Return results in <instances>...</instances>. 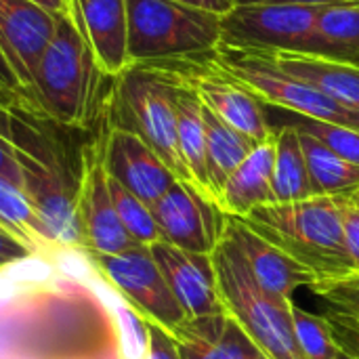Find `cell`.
<instances>
[{
  "label": "cell",
  "instance_id": "cell-2",
  "mask_svg": "<svg viewBox=\"0 0 359 359\" xmlns=\"http://www.w3.org/2000/svg\"><path fill=\"white\" fill-rule=\"evenodd\" d=\"M242 221L288 257L309 267L320 280L353 273L339 196H311L288 204H265Z\"/></svg>",
  "mask_w": 359,
  "mask_h": 359
},
{
  "label": "cell",
  "instance_id": "cell-34",
  "mask_svg": "<svg viewBox=\"0 0 359 359\" xmlns=\"http://www.w3.org/2000/svg\"><path fill=\"white\" fill-rule=\"evenodd\" d=\"M38 252L40 250L36 246L27 244L19 236H15L8 229L0 227V269L6 267V265H15V263L25 261V259H32Z\"/></svg>",
  "mask_w": 359,
  "mask_h": 359
},
{
  "label": "cell",
  "instance_id": "cell-41",
  "mask_svg": "<svg viewBox=\"0 0 359 359\" xmlns=\"http://www.w3.org/2000/svg\"><path fill=\"white\" fill-rule=\"evenodd\" d=\"M337 359H353V358H349V355H345V353H341V355H339V358Z\"/></svg>",
  "mask_w": 359,
  "mask_h": 359
},
{
  "label": "cell",
  "instance_id": "cell-13",
  "mask_svg": "<svg viewBox=\"0 0 359 359\" xmlns=\"http://www.w3.org/2000/svg\"><path fill=\"white\" fill-rule=\"evenodd\" d=\"M57 27V15L29 0H0V50L21 84V105L32 86L36 65Z\"/></svg>",
  "mask_w": 359,
  "mask_h": 359
},
{
  "label": "cell",
  "instance_id": "cell-40",
  "mask_svg": "<svg viewBox=\"0 0 359 359\" xmlns=\"http://www.w3.org/2000/svg\"><path fill=\"white\" fill-rule=\"evenodd\" d=\"M351 198H353V200H355V202H358V204H359V189H355V191L351 194Z\"/></svg>",
  "mask_w": 359,
  "mask_h": 359
},
{
  "label": "cell",
  "instance_id": "cell-18",
  "mask_svg": "<svg viewBox=\"0 0 359 359\" xmlns=\"http://www.w3.org/2000/svg\"><path fill=\"white\" fill-rule=\"evenodd\" d=\"M280 69L309 82L339 105L359 114V65L313 53H261Z\"/></svg>",
  "mask_w": 359,
  "mask_h": 359
},
{
  "label": "cell",
  "instance_id": "cell-7",
  "mask_svg": "<svg viewBox=\"0 0 359 359\" xmlns=\"http://www.w3.org/2000/svg\"><path fill=\"white\" fill-rule=\"evenodd\" d=\"M215 57L227 74L246 84L267 105H276L288 114L359 128V114L339 105L309 82L280 69L261 53L219 46Z\"/></svg>",
  "mask_w": 359,
  "mask_h": 359
},
{
  "label": "cell",
  "instance_id": "cell-29",
  "mask_svg": "<svg viewBox=\"0 0 359 359\" xmlns=\"http://www.w3.org/2000/svg\"><path fill=\"white\" fill-rule=\"evenodd\" d=\"M282 124H290L297 130L316 137L337 156L359 166V128L326 122V120H316L307 116H297V114H290Z\"/></svg>",
  "mask_w": 359,
  "mask_h": 359
},
{
  "label": "cell",
  "instance_id": "cell-37",
  "mask_svg": "<svg viewBox=\"0 0 359 359\" xmlns=\"http://www.w3.org/2000/svg\"><path fill=\"white\" fill-rule=\"evenodd\" d=\"M177 2H183V4L196 6V8H204V11H212L219 15L229 13L238 4V0H177Z\"/></svg>",
  "mask_w": 359,
  "mask_h": 359
},
{
  "label": "cell",
  "instance_id": "cell-23",
  "mask_svg": "<svg viewBox=\"0 0 359 359\" xmlns=\"http://www.w3.org/2000/svg\"><path fill=\"white\" fill-rule=\"evenodd\" d=\"M303 156L309 172L311 196H349L359 189V166L337 156L316 137L301 133Z\"/></svg>",
  "mask_w": 359,
  "mask_h": 359
},
{
  "label": "cell",
  "instance_id": "cell-27",
  "mask_svg": "<svg viewBox=\"0 0 359 359\" xmlns=\"http://www.w3.org/2000/svg\"><path fill=\"white\" fill-rule=\"evenodd\" d=\"M107 187H109V196L116 206V212L124 229L130 233V238L139 246H151L160 242V231L151 215V208L145 202H141L135 194H130L126 187H122L118 181H114L109 175H107Z\"/></svg>",
  "mask_w": 359,
  "mask_h": 359
},
{
  "label": "cell",
  "instance_id": "cell-42",
  "mask_svg": "<svg viewBox=\"0 0 359 359\" xmlns=\"http://www.w3.org/2000/svg\"><path fill=\"white\" fill-rule=\"evenodd\" d=\"M67 2H69V0H67Z\"/></svg>",
  "mask_w": 359,
  "mask_h": 359
},
{
  "label": "cell",
  "instance_id": "cell-28",
  "mask_svg": "<svg viewBox=\"0 0 359 359\" xmlns=\"http://www.w3.org/2000/svg\"><path fill=\"white\" fill-rule=\"evenodd\" d=\"M290 320H292L294 339H297L303 359H337L341 355V349L334 343L324 316H316V313L301 309L292 299Z\"/></svg>",
  "mask_w": 359,
  "mask_h": 359
},
{
  "label": "cell",
  "instance_id": "cell-12",
  "mask_svg": "<svg viewBox=\"0 0 359 359\" xmlns=\"http://www.w3.org/2000/svg\"><path fill=\"white\" fill-rule=\"evenodd\" d=\"M105 172L149 208L172 187L175 172L133 130L111 126L103 139Z\"/></svg>",
  "mask_w": 359,
  "mask_h": 359
},
{
  "label": "cell",
  "instance_id": "cell-31",
  "mask_svg": "<svg viewBox=\"0 0 359 359\" xmlns=\"http://www.w3.org/2000/svg\"><path fill=\"white\" fill-rule=\"evenodd\" d=\"M326 324L332 332L334 343L339 345L341 353L359 359V316L341 313V311H326Z\"/></svg>",
  "mask_w": 359,
  "mask_h": 359
},
{
  "label": "cell",
  "instance_id": "cell-25",
  "mask_svg": "<svg viewBox=\"0 0 359 359\" xmlns=\"http://www.w3.org/2000/svg\"><path fill=\"white\" fill-rule=\"evenodd\" d=\"M99 284H101V290L105 292V305H107V309H111V316L116 320L120 359H145L147 345H149L147 320L103 278Z\"/></svg>",
  "mask_w": 359,
  "mask_h": 359
},
{
  "label": "cell",
  "instance_id": "cell-22",
  "mask_svg": "<svg viewBox=\"0 0 359 359\" xmlns=\"http://www.w3.org/2000/svg\"><path fill=\"white\" fill-rule=\"evenodd\" d=\"M276 128V158L271 172L273 204H288L311 198L309 172L303 156L301 135L290 124H278Z\"/></svg>",
  "mask_w": 359,
  "mask_h": 359
},
{
  "label": "cell",
  "instance_id": "cell-4",
  "mask_svg": "<svg viewBox=\"0 0 359 359\" xmlns=\"http://www.w3.org/2000/svg\"><path fill=\"white\" fill-rule=\"evenodd\" d=\"M210 257L225 311L244 328L263 355L267 359H303L292 330L290 303L269 297L259 286L227 227Z\"/></svg>",
  "mask_w": 359,
  "mask_h": 359
},
{
  "label": "cell",
  "instance_id": "cell-9",
  "mask_svg": "<svg viewBox=\"0 0 359 359\" xmlns=\"http://www.w3.org/2000/svg\"><path fill=\"white\" fill-rule=\"evenodd\" d=\"M183 76L198 93L200 101L219 116L225 124L250 137L257 143H265L273 137L276 128L269 124L265 103L240 80L227 74L215 53L164 63Z\"/></svg>",
  "mask_w": 359,
  "mask_h": 359
},
{
  "label": "cell",
  "instance_id": "cell-39",
  "mask_svg": "<svg viewBox=\"0 0 359 359\" xmlns=\"http://www.w3.org/2000/svg\"><path fill=\"white\" fill-rule=\"evenodd\" d=\"M29 2H34L36 6L44 8L50 15H61V13L67 11V0H29Z\"/></svg>",
  "mask_w": 359,
  "mask_h": 359
},
{
  "label": "cell",
  "instance_id": "cell-17",
  "mask_svg": "<svg viewBox=\"0 0 359 359\" xmlns=\"http://www.w3.org/2000/svg\"><path fill=\"white\" fill-rule=\"evenodd\" d=\"M172 337L181 359H267L227 311L187 318Z\"/></svg>",
  "mask_w": 359,
  "mask_h": 359
},
{
  "label": "cell",
  "instance_id": "cell-3",
  "mask_svg": "<svg viewBox=\"0 0 359 359\" xmlns=\"http://www.w3.org/2000/svg\"><path fill=\"white\" fill-rule=\"evenodd\" d=\"M179 76L162 63H137L122 72L111 90V126L139 135L179 181L191 183L177 135Z\"/></svg>",
  "mask_w": 359,
  "mask_h": 359
},
{
  "label": "cell",
  "instance_id": "cell-26",
  "mask_svg": "<svg viewBox=\"0 0 359 359\" xmlns=\"http://www.w3.org/2000/svg\"><path fill=\"white\" fill-rule=\"evenodd\" d=\"M0 225L38 250L50 248L25 194L0 179Z\"/></svg>",
  "mask_w": 359,
  "mask_h": 359
},
{
  "label": "cell",
  "instance_id": "cell-14",
  "mask_svg": "<svg viewBox=\"0 0 359 359\" xmlns=\"http://www.w3.org/2000/svg\"><path fill=\"white\" fill-rule=\"evenodd\" d=\"M149 250L187 318L225 311L210 255L187 252L162 240L151 244Z\"/></svg>",
  "mask_w": 359,
  "mask_h": 359
},
{
  "label": "cell",
  "instance_id": "cell-20",
  "mask_svg": "<svg viewBox=\"0 0 359 359\" xmlns=\"http://www.w3.org/2000/svg\"><path fill=\"white\" fill-rule=\"evenodd\" d=\"M177 135H179V151L191 177V183L200 191L212 198L208 185V168H206V128H204L202 101L196 88L183 76H179V86H177Z\"/></svg>",
  "mask_w": 359,
  "mask_h": 359
},
{
  "label": "cell",
  "instance_id": "cell-30",
  "mask_svg": "<svg viewBox=\"0 0 359 359\" xmlns=\"http://www.w3.org/2000/svg\"><path fill=\"white\" fill-rule=\"evenodd\" d=\"M311 290L328 307V311L359 316V273L334 280H318Z\"/></svg>",
  "mask_w": 359,
  "mask_h": 359
},
{
  "label": "cell",
  "instance_id": "cell-24",
  "mask_svg": "<svg viewBox=\"0 0 359 359\" xmlns=\"http://www.w3.org/2000/svg\"><path fill=\"white\" fill-rule=\"evenodd\" d=\"M320 55L359 65V2L326 6L318 21Z\"/></svg>",
  "mask_w": 359,
  "mask_h": 359
},
{
  "label": "cell",
  "instance_id": "cell-35",
  "mask_svg": "<svg viewBox=\"0 0 359 359\" xmlns=\"http://www.w3.org/2000/svg\"><path fill=\"white\" fill-rule=\"evenodd\" d=\"M147 332H149V345L145 359H181L177 341L170 330L147 320Z\"/></svg>",
  "mask_w": 359,
  "mask_h": 359
},
{
  "label": "cell",
  "instance_id": "cell-21",
  "mask_svg": "<svg viewBox=\"0 0 359 359\" xmlns=\"http://www.w3.org/2000/svg\"><path fill=\"white\" fill-rule=\"evenodd\" d=\"M204 128H206V168H208V185L210 194L217 200L225 181L231 172L252 154L259 145L250 137L225 124L219 116H215L204 103Z\"/></svg>",
  "mask_w": 359,
  "mask_h": 359
},
{
  "label": "cell",
  "instance_id": "cell-32",
  "mask_svg": "<svg viewBox=\"0 0 359 359\" xmlns=\"http://www.w3.org/2000/svg\"><path fill=\"white\" fill-rule=\"evenodd\" d=\"M339 206L343 215L345 244L353 265V273H359V204L349 194V196H339Z\"/></svg>",
  "mask_w": 359,
  "mask_h": 359
},
{
  "label": "cell",
  "instance_id": "cell-6",
  "mask_svg": "<svg viewBox=\"0 0 359 359\" xmlns=\"http://www.w3.org/2000/svg\"><path fill=\"white\" fill-rule=\"evenodd\" d=\"M324 8L284 2H238L223 15L219 46L248 53L320 55L318 21Z\"/></svg>",
  "mask_w": 359,
  "mask_h": 359
},
{
  "label": "cell",
  "instance_id": "cell-10",
  "mask_svg": "<svg viewBox=\"0 0 359 359\" xmlns=\"http://www.w3.org/2000/svg\"><path fill=\"white\" fill-rule=\"evenodd\" d=\"M160 240L196 255H212L225 236L227 217L221 206L194 183L175 181L151 206Z\"/></svg>",
  "mask_w": 359,
  "mask_h": 359
},
{
  "label": "cell",
  "instance_id": "cell-8",
  "mask_svg": "<svg viewBox=\"0 0 359 359\" xmlns=\"http://www.w3.org/2000/svg\"><path fill=\"white\" fill-rule=\"evenodd\" d=\"M84 257L145 320L170 332L187 320L149 246H133L120 255H95L84 250Z\"/></svg>",
  "mask_w": 359,
  "mask_h": 359
},
{
  "label": "cell",
  "instance_id": "cell-16",
  "mask_svg": "<svg viewBox=\"0 0 359 359\" xmlns=\"http://www.w3.org/2000/svg\"><path fill=\"white\" fill-rule=\"evenodd\" d=\"M67 6L101 72L109 78L126 72L130 67L126 0H69Z\"/></svg>",
  "mask_w": 359,
  "mask_h": 359
},
{
  "label": "cell",
  "instance_id": "cell-19",
  "mask_svg": "<svg viewBox=\"0 0 359 359\" xmlns=\"http://www.w3.org/2000/svg\"><path fill=\"white\" fill-rule=\"evenodd\" d=\"M276 158V133L269 141L259 143L252 154L225 181L217 204L229 217L244 219L252 210L273 204L271 172Z\"/></svg>",
  "mask_w": 359,
  "mask_h": 359
},
{
  "label": "cell",
  "instance_id": "cell-38",
  "mask_svg": "<svg viewBox=\"0 0 359 359\" xmlns=\"http://www.w3.org/2000/svg\"><path fill=\"white\" fill-rule=\"evenodd\" d=\"M238 2H284V4H303V6H341V4H358L359 0H238Z\"/></svg>",
  "mask_w": 359,
  "mask_h": 359
},
{
  "label": "cell",
  "instance_id": "cell-5",
  "mask_svg": "<svg viewBox=\"0 0 359 359\" xmlns=\"http://www.w3.org/2000/svg\"><path fill=\"white\" fill-rule=\"evenodd\" d=\"M128 59L170 63L206 53L221 44L223 15L177 0H126Z\"/></svg>",
  "mask_w": 359,
  "mask_h": 359
},
{
  "label": "cell",
  "instance_id": "cell-36",
  "mask_svg": "<svg viewBox=\"0 0 359 359\" xmlns=\"http://www.w3.org/2000/svg\"><path fill=\"white\" fill-rule=\"evenodd\" d=\"M0 95L15 97L21 101V84H19L13 67L8 65L6 57L2 55V50H0Z\"/></svg>",
  "mask_w": 359,
  "mask_h": 359
},
{
  "label": "cell",
  "instance_id": "cell-15",
  "mask_svg": "<svg viewBox=\"0 0 359 359\" xmlns=\"http://www.w3.org/2000/svg\"><path fill=\"white\" fill-rule=\"evenodd\" d=\"M227 229L236 238L252 276L259 286L273 299L282 303H290L292 294L301 286H313L320 278L292 257H288L282 248L267 242L259 236L250 225H246L238 217H227Z\"/></svg>",
  "mask_w": 359,
  "mask_h": 359
},
{
  "label": "cell",
  "instance_id": "cell-11",
  "mask_svg": "<svg viewBox=\"0 0 359 359\" xmlns=\"http://www.w3.org/2000/svg\"><path fill=\"white\" fill-rule=\"evenodd\" d=\"M78 215L84 233V250L95 255H120L139 246L124 229L107 187L103 166V143L90 147L84 158V170L78 185Z\"/></svg>",
  "mask_w": 359,
  "mask_h": 359
},
{
  "label": "cell",
  "instance_id": "cell-43",
  "mask_svg": "<svg viewBox=\"0 0 359 359\" xmlns=\"http://www.w3.org/2000/svg\"><path fill=\"white\" fill-rule=\"evenodd\" d=\"M0 227H2V225H0Z\"/></svg>",
  "mask_w": 359,
  "mask_h": 359
},
{
  "label": "cell",
  "instance_id": "cell-1",
  "mask_svg": "<svg viewBox=\"0 0 359 359\" xmlns=\"http://www.w3.org/2000/svg\"><path fill=\"white\" fill-rule=\"evenodd\" d=\"M103 78L109 76L101 72L67 6L57 15L55 34L36 65L23 107L63 126H88L109 111L111 93L103 95Z\"/></svg>",
  "mask_w": 359,
  "mask_h": 359
},
{
  "label": "cell",
  "instance_id": "cell-33",
  "mask_svg": "<svg viewBox=\"0 0 359 359\" xmlns=\"http://www.w3.org/2000/svg\"><path fill=\"white\" fill-rule=\"evenodd\" d=\"M0 179L23 191V168L17 156V145L0 128Z\"/></svg>",
  "mask_w": 359,
  "mask_h": 359
}]
</instances>
